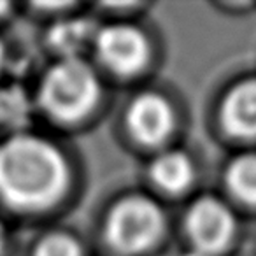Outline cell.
I'll use <instances>...</instances> for the list:
<instances>
[{
	"mask_svg": "<svg viewBox=\"0 0 256 256\" xmlns=\"http://www.w3.org/2000/svg\"><path fill=\"white\" fill-rule=\"evenodd\" d=\"M67 164L51 142L16 136L0 146V198L25 210L50 207L67 186Z\"/></svg>",
	"mask_w": 256,
	"mask_h": 256,
	"instance_id": "1",
	"label": "cell"
},
{
	"mask_svg": "<svg viewBox=\"0 0 256 256\" xmlns=\"http://www.w3.org/2000/svg\"><path fill=\"white\" fill-rule=\"evenodd\" d=\"M96 74L81 58H62L42 78L39 104L50 116L60 121L82 118L98 100Z\"/></svg>",
	"mask_w": 256,
	"mask_h": 256,
	"instance_id": "2",
	"label": "cell"
},
{
	"mask_svg": "<svg viewBox=\"0 0 256 256\" xmlns=\"http://www.w3.org/2000/svg\"><path fill=\"white\" fill-rule=\"evenodd\" d=\"M164 230V212L156 202L142 195H130L110 209L106 221V238L121 252H140L153 246Z\"/></svg>",
	"mask_w": 256,
	"mask_h": 256,
	"instance_id": "3",
	"label": "cell"
},
{
	"mask_svg": "<svg viewBox=\"0 0 256 256\" xmlns=\"http://www.w3.org/2000/svg\"><path fill=\"white\" fill-rule=\"evenodd\" d=\"M234 228L230 209L214 196L195 200L186 212V232L198 254H214L226 248Z\"/></svg>",
	"mask_w": 256,
	"mask_h": 256,
	"instance_id": "4",
	"label": "cell"
},
{
	"mask_svg": "<svg viewBox=\"0 0 256 256\" xmlns=\"http://www.w3.org/2000/svg\"><path fill=\"white\" fill-rule=\"evenodd\" d=\"M95 50L104 65L118 74H134L148 60V40L136 26L110 25L95 36Z\"/></svg>",
	"mask_w": 256,
	"mask_h": 256,
	"instance_id": "5",
	"label": "cell"
},
{
	"mask_svg": "<svg viewBox=\"0 0 256 256\" xmlns=\"http://www.w3.org/2000/svg\"><path fill=\"white\" fill-rule=\"evenodd\" d=\"M126 121L137 140L144 144H158L174 128V110L164 96L144 93L130 104Z\"/></svg>",
	"mask_w": 256,
	"mask_h": 256,
	"instance_id": "6",
	"label": "cell"
},
{
	"mask_svg": "<svg viewBox=\"0 0 256 256\" xmlns=\"http://www.w3.org/2000/svg\"><path fill=\"white\" fill-rule=\"evenodd\" d=\"M221 123L230 136L256 137V79L230 90L221 104Z\"/></svg>",
	"mask_w": 256,
	"mask_h": 256,
	"instance_id": "7",
	"label": "cell"
},
{
	"mask_svg": "<svg viewBox=\"0 0 256 256\" xmlns=\"http://www.w3.org/2000/svg\"><path fill=\"white\" fill-rule=\"evenodd\" d=\"M150 176L154 184L168 193H179L193 181L192 160L181 151H167L153 160Z\"/></svg>",
	"mask_w": 256,
	"mask_h": 256,
	"instance_id": "8",
	"label": "cell"
},
{
	"mask_svg": "<svg viewBox=\"0 0 256 256\" xmlns=\"http://www.w3.org/2000/svg\"><path fill=\"white\" fill-rule=\"evenodd\" d=\"M93 23L88 20H67L60 22L50 30V44L64 54V58H78V53L92 42Z\"/></svg>",
	"mask_w": 256,
	"mask_h": 256,
	"instance_id": "9",
	"label": "cell"
},
{
	"mask_svg": "<svg viewBox=\"0 0 256 256\" xmlns=\"http://www.w3.org/2000/svg\"><path fill=\"white\" fill-rule=\"evenodd\" d=\"M226 184L234 195L248 204H256V153L235 158L226 170Z\"/></svg>",
	"mask_w": 256,
	"mask_h": 256,
	"instance_id": "10",
	"label": "cell"
},
{
	"mask_svg": "<svg viewBox=\"0 0 256 256\" xmlns=\"http://www.w3.org/2000/svg\"><path fill=\"white\" fill-rule=\"evenodd\" d=\"M30 118V102L22 88L0 92V123L8 126H23Z\"/></svg>",
	"mask_w": 256,
	"mask_h": 256,
	"instance_id": "11",
	"label": "cell"
},
{
	"mask_svg": "<svg viewBox=\"0 0 256 256\" xmlns=\"http://www.w3.org/2000/svg\"><path fill=\"white\" fill-rule=\"evenodd\" d=\"M34 256H81V248L70 235L50 234L37 244Z\"/></svg>",
	"mask_w": 256,
	"mask_h": 256,
	"instance_id": "12",
	"label": "cell"
},
{
	"mask_svg": "<svg viewBox=\"0 0 256 256\" xmlns=\"http://www.w3.org/2000/svg\"><path fill=\"white\" fill-rule=\"evenodd\" d=\"M4 244H6V234H4V228L0 224V251L4 249Z\"/></svg>",
	"mask_w": 256,
	"mask_h": 256,
	"instance_id": "13",
	"label": "cell"
},
{
	"mask_svg": "<svg viewBox=\"0 0 256 256\" xmlns=\"http://www.w3.org/2000/svg\"><path fill=\"white\" fill-rule=\"evenodd\" d=\"M9 9V4L8 2H0V14H4L6 11Z\"/></svg>",
	"mask_w": 256,
	"mask_h": 256,
	"instance_id": "14",
	"label": "cell"
},
{
	"mask_svg": "<svg viewBox=\"0 0 256 256\" xmlns=\"http://www.w3.org/2000/svg\"><path fill=\"white\" fill-rule=\"evenodd\" d=\"M2 64H4V48L0 44V68H2Z\"/></svg>",
	"mask_w": 256,
	"mask_h": 256,
	"instance_id": "15",
	"label": "cell"
},
{
	"mask_svg": "<svg viewBox=\"0 0 256 256\" xmlns=\"http://www.w3.org/2000/svg\"><path fill=\"white\" fill-rule=\"evenodd\" d=\"M190 256H200L198 252H193V254H190Z\"/></svg>",
	"mask_w": 256,
	"mask_h": 256,
	"instance_id": "16",
	"label": "cell"
}]
</instances>
